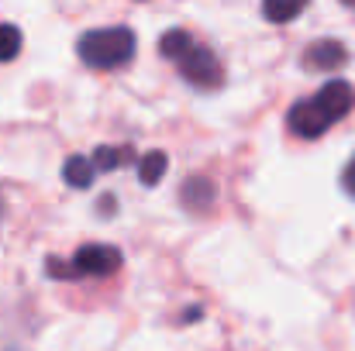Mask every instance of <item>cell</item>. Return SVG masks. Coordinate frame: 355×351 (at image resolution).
I'll use <instances>...</instances> for the list:
<instances>
[{"label":"cell","mask_w":355,"mask_h":351,"mask_svg":"<svg viewBox=\"0 0 355 351\" xmlns=\"http://www.w3.org/2000/svg\"><path fill=\"white\" fill-rule=\"evenodd\" d=\"M138 52V38L131 28L111 24V28H90L80 35L76 42V55L83 59V66L90 69H121L135 59Z\"/></svg>","instance_id":"1"},{"label":"cell","mask_w":355,"mask_h":351,"mask_svg":"<svg viewBox=\"0 0 355 351\" xmlns=\"http://www.w3.org/2000/svg\"><path fill=\"white\" fill-rule=\"evenodd\" d=\"M176 66H180V76L197 90H218L225 83V66L207 45H193Z\"/></svg>","instance_id":"2"},{"label":"cell","mask_w":355,"mask_h":351,"mask_svg":"<svg viewBox=\"0 0 355 351\" xmlns=\"http://www.w3.org/2000/svg\"><path fill=\"white\" fill-rule=\"evenodd\" d=\"M307 104H311V111L321 117L328 127H335L342 117H349V111H352L355 90H352L349 80H328V83H324Z\"/></svg>","instance_id":"3"},{"label":"cell","mask_w":355,"mask_h":351,"mask_svg":"<svg viewBox=\"0 0 355 351\" xmlns=\"http://www.w3.org/2000/svg\"><path fill=\"white\" fill-rule=\"evenodd\" d=\"M69 262L76 265L80 276H114L121 265H124V255H121V248H114V244L90 241V244H80Z\"/></svg>","instance_id":"4"},{"label":"cell","mask_w":355,"mask_h":351,"mask_svg":"<svg viewBox=\"0 0 355 351\" xmlns=\"http://www.w3.org/2000/svg\"><path fill=\"white\" fill-rule=\"evenodd\" d=\"M349 62V48L335 38H321L304 52V66L314 73H328V69H342Z\"/></svg>","instance_id":"5"},{"label":"cell","mask_w":355,"mask_h":351,"mask_svg":"<svg viewBox=\"0 0 355 351\" xmlns=\"http://www.w3.org/2000/svg\"><path fill=\"white\" fill-rule=\"evenodd\" d=\"M180 204H183L190 214H207V210L218 204V186H214V179H207V176H190V179L180 186Z\"/></svg>","instance_id":"6"},{"label":"cell","mask_w":355,"mask_h":351,"mask_svg":"<svg viewBox=\"0 0 355 351\" xmlns=\"http://www.w3.org/2000/svg\"><path fill=\"white\" fill-rule=\"evenodd\" d=\"M286 120H290V131H293L297 138H304V141H314V138H321V134L328 131V124L311 111L307 100H297V104L290 107Z\"/></svg>","instance_id":"7"},{"label":"cell","mask_w":355,"mask_h":351,"mask_svg":"<svg viewBox=\"0 0 355 351\" xmlns=\"http://www.w3.org/2000/svg\"><path fill=\"white\" fill-rule=\"evenodd\" d=\"M62 179H66V186H73V190H90L94 179H97V172H94L90 159L69 155V159L62 162Z\"/></svg>","instance_id":"8"},{"label":"cell","mask_w":355,"mask_h":351,"mask_svg":"<svg viewBox=\"0 0 355 351\" xmlns=\"http://www.w3.org/2000/svg\"><path fill=\"white\" fill-rule=\"evenodd\" d=\"M193 45H197V42L190 38V31H187V28H169V31L159 38V55H162V59H169V62H180Z\"/></svg>","instance_id":"9"},{"label":"cell","mask_w":355,"mask_h":351,"mask_svg":"<svg viewBox=\"0 0 355 351\" xmlns=\"http://www.w3.org/2000/svg\"><path fill=\"white\" fill-rule=\"evenodd\" d=\"M166 165H169V155L166 152H145L141 159H138V183L141 186H159L162 183V176H166Z\"/></svg>","instance_id":"10"},{"label":"cell","mask_w":355,"mask_h":351,"mask_svg":"<svg viewBox=\"0 0 355 351\" xmlns=\"http://www.w3.org/2000/svg\"><path fill=\"white\" fill-rule=\"evenodd\" d=\"M131 159H135V148H131V145H124V148L101 145V148L94 152L90 165H94V172H114V169H121V165H124V162H131Z\"/></svg>","instance_id":"11"},{"label":"cell","mask_w":355,"mask_h":351,"mask_svg":"<svg viewBox=\"0 0 355 351\" xmlns=\"http://www.w3.org/2000/svg\"><path fill=\"white\" fill-rule=\"evenodd\" d=\"M304 10H307L304 0H269V3H262V17L272 21V24H286L297 14H304Z\"/></svg>","instance_id":"12"},{"label":"cell","mask_w":355,"mask_h":351,"mask_svg":"<svg viewBox=\"0 0 355 351\" xmlns=\"http://www.w3.org/2000/svg\"><path fill=\"white\" fill-rule=\"evenodd\" d=\"M21 45H24L21 31H17L14 24H0V62H10V59H17Z\"/></svg>","instance_id":"13"},{"label":"cell","mask_w":355,"mask_h":351,"mask_svg":"<svg viewBox=\"0 0 355 351\" xmlns=\"http://www.w3.org/2000/svg\"><path fill=\"white\" fill-rule=\"evenodd\" d=\"M45 276L49 279H62V282H69V279H80V272H76V265L73 262H62V258H45Z\"/></svg>","instance_id":"14"},{"label":"cell","mask_w":355,"mask_h":351,"mask_svg":"<svg viewBox=\"0 0 355 351\" xmlns=\"http://www.w3.org/2000/svg\"><path fill=\"white\" fill-rule=\"evenodd\" d=\"M342 190L355 200V155L345 162V169H342Z\"/></svg>","instance_id":"15"},{"label":"cell","mask_w":355,"mask_h":351,"mask_svg":"<svg viewBox=\"0 0 355 351\" xmlns=\"http://www.w3.org/2000/svg\"><path fill=\"white\" fill-rule=\"evenodd\" d=\"M97 214L114 217V214H118V200H114V197H101V200H97Z\"/></svg>","instance_id":"16"},{"label":"cell","mask_w":355,"mask_h":351,"mask_svg":"<svg viewBox=\"0 0 355 351\" xmlns=\"http://www.w3.org/2000/svg\"><path fill=\"white\" fill-rule=\"evenodd\" d=\"M200 317H204V307H190V310L183 314V321H190V324H193V321H200Z\"/></svg>","instance_id":"17"}]
</instances>
